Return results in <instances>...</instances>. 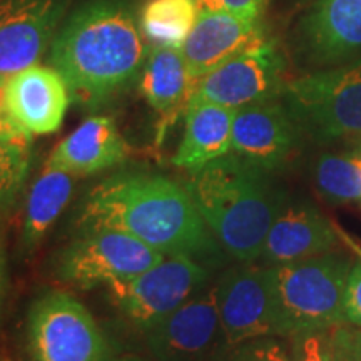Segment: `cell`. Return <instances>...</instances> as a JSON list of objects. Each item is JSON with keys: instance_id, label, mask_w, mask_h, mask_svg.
Returning <instances> with one entry per match:
<instances>
[{"instance_id": "1f68e13d", "label": "cell", "mask_w": 361, "mask_h": 361, "mask_svg": "<svg viewBox=\"0 0 361 361\" xmlns=\"http://www.w3.org/2000/svg\"><path fill=\"white\" fill-rule=\"evenodd\" d=\"M114 361H157L154 360H147V358H142V356H137V355H124V356H119V358H114Z\"/></svg>"}, {"instance_id": "cb8c5ba5", "label": "cell", "mask_w": 361, "mask_h": 361, "mask_svg": "<svg viewBox=\"0 0 361 361\" xmlns=\"http://www.w3.org/2000/svg\"><path fill=\"white\" fill-rule=\"evenodd\" d=\"M29 166L30 151L0 141V219L16 207Z\"/></svg>"}, {"instance_id": "8992f818", "label": "cell", "mask_w": 361, "mask_h": 361, "mask_svg": "<svg viewBox=\"0 0 361 361\" xmlns=\"http://www.w3.org/2000/svg\"><path fill=\"white\" fill-rule=\"evenodd\" d=\"M207 268L186 255H166L159 263L135 276L107 284L121 314L144 333L201 291Z\"/></svg>"}, {"instance_id": "ffe728a7", "label": "cell", "mask_w": 361, "mask_h": 361, "mask_svg": "<svg viewBox=\"0 0 361 361\" xmlns=\"http://www.w3.org/2000/svg\"><path fill=\"white\" fill-rule=\"evenodd\" d=\"M314 57L335 62L361 52V0H318L303 24Z\"/></svg>"}, {"instance_id": "ba28073f", "label": "cell", "mask_w": 361, "mask_h": 361, "mask_svg": "<svg viewBox=\"0 0 361 361\" xmlns=\"http://www.w3.org/2000/svg\"><path fill=\"white\" fill-rule=\"evenodd\" d=\"M164 252L123 231L107 228L84 229L57 261L59 278L74 286L89 288L126 279L159 263Z\"/></svg>"}, {"instance_id": "8fae6325", "label": "cell", "mask_w": 361, "mask_h": 361, "mask_svg": "<svg viewBox=\"0 0 361 361\" xmlns=\"http://www.w3.org/2000/svg\"><path fill=\"white\" fill-rule=\"evenodd\" d=\"M216 300L229 348L266 336H278L271 266L243 263L221 276Z\"/></svg>"}, {"instance_id": "e0dca14e", "label": "cell", "mask_w": 361, "mask_h": 361, "mask_svg": "<svg viewBox=\"0 0 361 361\" xmlns=\"http://www.w3.org/2000/svg\"><path fill=\"white\" fill-rule=\"evenodd\" d=\"M196 82L180 49L152 47L149 51L139 78V89L157 114V144L164 141L166 133L179 116L186 114Z\"/></svg>"}, {"instance_id": "3957f363", "label": "cell", "mask_w": 361, "mask_h": 361, "mask_svg": "<svg viewBox=\"0 0 361 361\" xmlns=\"http://www.w3.org/2000/svg\"><path fill=\"white\" fill-rule=\"evenodd\" d=\"M186 186L221 247L239 263L258 261L286 202L268 171L229 152L191 173Z\"/></svg>"}, {"instance_id": "2e32d148", "label": "cell", "mask_w": 361, "mask_h": 361, "mask_svg": "<svg viewBox=\"0 0 361 361\" xmlns=\"http://www.w3.org/2000/svg\"><path fill=\"white\" fill-rule=\"evenodd\" d=\"M338 243L335 226L310 202H284L266 236V266L293 263L333 251Z\"/></svg>"}, {"instance_id": "4dcf8cb0", "label": "cell", "mask_w": 361, "mask_h": 361, "mask_svg": "<svg viewBox=\"0 0 361 361\" xmlns=\"http://www.w3.org/2000/svg\"><path fill=\"white\" fill-rule=\"evenodd\" d=\"M8 293V268H7V255L4 239L0 236V319H2L4 308H6Z\"/></svg>"}, {"instance_id": "4fadbf2b", "label": "cell", "mask_w": 361, "mask_h": 361, "mask_svg": "<svg viewBox=\"0 0 361 361\" xmlns=\"http://www.w3.org/2000/svg\"><path fill=\"white\" fill-rule=\"evenodd\" d=\"M298 124L286 106L271 101L250 104L234 112L231 152L264 171H276L296 147Z\"/></svg>"}, {"instance_id": "7402d4cb", "label": "cell", "mask_w": 361, "mask_h": 361, "mask_svg": "<svg viewBox=\"0 0 361 361\" xmlns=\"http://www.w3.org/2000/svg\"><path fill=\"white\" fill-rule=\"evenodd\" d=\"M200 6L194 0H147L139 13L144 40L152 47H183L196 22Z\"/></svg>"}, {"instance_id": "d6a6232c", "label": "cell", "mask_w": 361, "mask_h": 361, "mask_svg": "<svg viewBox=\"0 0 361 361\" xmlns=\"http://www.w3.org/2000/svg\"><path fill=\"white\" fill-rule=\"evenodd\" d=\"M360 152H361V149H360Z\"/></svg>"}, {"instance_id": "52a82bcc", "label": "cell", "mask_w": 361, "mask_h": 361, "mask_svg": "<svg viewBox=\"0 0 361 361\" xmlns=\"http://www.w3.org/2000/svg\"><path fill=\"white\" fill-rule=\"evenodd\" d=\"M34 361H114L101 328L87 308L66 291H52L29 313Z\"/></svg>"}, {"instance_id": "9a60e30c", "label": "cell", "mask_w": 361, "mask_h": 361, "mask_svg": "<svg viewBox=\"0 0 361 361\" xmlns=\"http://www.w3.org/2000/svg\"><path fill=\"white\" fill-rule=\"evenodd\" d=\"M263 40L258 20L246 19L224 8L200 7L191 32L180 52L196 80L223 62Z\"/></svg>"}, {"instance_id": "ac0fdd59", "label": "cell", "mask_w": 361, "mask_h": 361, "mask_svg": "<svg viewBox=\"0 0 361 361\" xmlns=\"http://www.w3.org/2000/svg\"><path fill=\"white\" fill-rule=\"evenodd\" d=\"M128 154L129 147L114 121L92 116L54 147L45 166L72 176H89L123 164Z\"/></svg>"}, {"instance_id": "f546056e", "label": "cell", "mask_w": 361, "mask_h": 361, "mask_svg": "<svg viewBox=\"0 0 361 361\" xmlns=\"http://www.w3.org/2000/svg\"><path fill=\"white\" fill-rule=\"evenodd\" d=\"M202 7L224 8V11L246 17V19L258 20L261 8H263V0H206Z\"/></svg>"}, {"instance_id": "277c9868", "label": "cell", "mask_w": 361, "mask_h": 361, "mask_svg": "<svg viewBox=\"0 0 361 361\" xmlns=\"http://www.w3.org/2000/svg\"><path fill=\"white\" fill-rule=\"evenodd\" d=\"M353 263L340 252L271 266L278 336L346 323L345 291Z\"/></svg>"}, {"instance_id": "5b68a950", "label": "cell", "mask_w": 361, "mask_h": 361, "mask_svg": "<svg viewBox=\"0 0 361 361\" xmlns=\"http://www.w3.org/2000/svg\"><path fill=\"white\" fill-rule=\"evenodd\" d=\"M284 96L295 123L316 141L361 139V61L293 80Z\"/></svg>"}, {"instance_id": "f1b7e54d", "label": "cell", "mask_w": 361, "mask_h": 361, "mask_svg": "<svg viewBox=\"0 0 361 361\" xmlns=\"http://www.w3.org/2000/svg\"><path fill=\"white\" fill-rule=\"evenodd\" d=\"M345 316L346 323L361 328V261L350 271L345 291Z\"/></svg>"}, {"instance_id": "d4e9b609", "label": "cell", "mask_w": 361, "mask_h": 361, "mask_svg": "<svg viewBox=\"0 0 361 361\" xmlns=\"http://www.w3.org/2000/svg\"><path fill=\"white\" fill-rule=\"evenodd\" d=\"M221 361H291V355L276 336H266L234 346Z\"/></svg>"}, {"instance_id": "9c48e42d", "label": "cell", "mask_w": 361, "mask_h": 361, "mask_svg": "<svg viewBox=\"0 0 361 361\" xmlns=\"http://www.w3.org/2000/svg\"><path fill=\"white\" fill-rule=\"evenodd\" d=\"M283 74V56L276 45L263 39L197 80L191 101L213 102L229 109L271 101L286 87Z\"/></svg>"}, {"instance_id": "603a6c76", "label": "cell", "mask_w": 361, "mask_h": 361, "mask_svg": "<svg viewBox=\"0 0 361 361\" xmlns=\"http://www.w3.org/2000/svg\"><path fill=\"white\" fill-rule=\"evenodd\" d=\"M313 178L319 194L329 202L361 201V152L319 156Z\"/></svg>"}, {"instance_id": "7c38bea8", "label": "cell", "mask_w": 361, "mask_h": 361, "mask_svg": "<svg viewBox=\"0 0 361 361\" xmlns=\"http://www.w3.org/2000/svg\"><path fill=\"white\" fill-rule=\"evenodd\" d=\"M69 0H0V74L39 64L59 32Z\"/></svg>"}, {"instance_id": "484cf974", "label": "cell", "mask_w": 361, "mask_h": 361, "mask_svg": "<svg viewBox=\"0 0 361 361\" xmlns=\"http://www.w3.org/2000/svg\"><path fill=\"white\" fill-rule=\"evenodd\" d=\"M291 361H333L329 329L303 331L291 336Z\"/></svg>"}, {"instance_id": "83f0119b", "label": "cell", "mask_w": 361, "mask_h": 361, "mask_svg": "<svg viewBox=\"0 0 361 361\" xmlns=\"http://www.w3.org/2000/svg\"><path fill=\"white\" fill-rule=\"evenodd\" d=\"M333 361H361V328L340 324L329 329Z\"/></svg>"}, {"instance_id": "30bf717a", "label": "cell", "mask_w": 361, "mask_h": 361, "mask_svg": "<svg viewBox=\"0 0 361 361\" xmlns=\"http://www.w3.org/2000/svg\"><path fill=\"white\" fill-rule=\"evenodd\" d=\"M157 361H218L229 348L221 326L216 286H204L168 318L146 331Z\"/></svg>"}, {"instance_id": "44dd1931", "label": "cell", "mask_w": 361, "mask_h": 361, "mask_svg": "<svg viewBox=\"0 0 361 361\" xmlns=\"http://www.w3.org/2000/svg\"><path fill=\"white\" fill-rule=\"evenodd\" d=\"M74 178L66 171L45 166L39 178L29 189L25 201L24 226H22L20 246L32 251L40 245L45 234L52 228L74 191Z\"/></svg>"}, {"instance_id": "4316f807", "label": "cell", "mask_w": 361, "mask_h": 361, "mask_svg": "<svg viewBox=\"0 0 361 361\" xmlns=\"http://www.w3.org/2000/svg\"><path fill=\"white\" fill-rule=\"evenodd\" d=\"M7 78L8 75L0 74V141L30 151V147H32V134L22 129L12 117L11 111H8L6 92Z\"/></svg>"}, {"instance_id": "5bb4252c", "label": "cell", "mask_w": 361, "mask_h": 361, "mask_svg": "<svg viewBox=\"0 0 361 361\" xmlns=\"http://www.w3.org/2000/svg\"><path fill=\"white\" fill-rule=\"evenodd\" d=\"M6 92L12 117L32 135L59 130L72 99L64 75L40 64L8 75Z\"/></svg>"}, {"instance_id": "7a4b0ae2", "label": "cell", "mask_w": 361, "mask_h": 361, "mask_svg": "<svg viewBox=\"0 0 361 361\" xmlns=\"http://www.w3.org/2000/svg\"><path fill=\"white\" fill-rule=\"evenodd\" d=\"M149 49L126 0H92L71 16L51 45L52 67L71 96L99 106L137 82Z\"/></svg>"}, {"instance_id": "d6986e66", "label": "cell", "mask_w": 361, "mask_h": 361, "mask_svg": "<svg viewBox=\"0 0 361 361\" xmlns=\"http://www.w3.org/2000/svg\"><path fill=\"white\" fill-rule=\"evenodd\" d=\"M234 112L236 109L213 102H189L183 141L173 157V164L194 173L229 154Z\"/></svg>"}, {"instance_id": "6da1fadb", "label": "cell", "mask_w": 361, "mask_h": 361, "mask_svg": "<svg viewBox=\"0 0 361 361\" xmlns=\"http://www.w3.org/2000/svg\"><path fill=\"white\" fill-rule=\"evenodd\" d=\"M79 224L123 231L164 255H186L202 264L223 258L186 184L159 174L123 173L96 184L82 202Z\"/></svg>"}]
</instances>
